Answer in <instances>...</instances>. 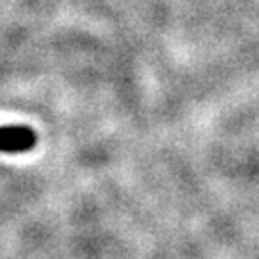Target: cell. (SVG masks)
<instances>
[{
  "label": "cell",
  "instance_id": "1",
  "mask_svg": "<svg viewBox=\"0 0 259 259\" xmlns=\"http://www.w3.org/2000/svg\"><path fill=\"white\" fill-rule=\"evenodd\" d=\"M37 135L29 127H2L0 129V152L18 154L35 146Z\"/></svg>",
  "mask_w": 259,
  "mask_h": 259
}]
</instances>
